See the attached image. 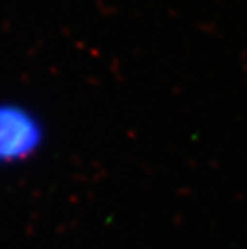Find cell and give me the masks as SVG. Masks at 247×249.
Segmentation results:
<instances>
[{"label": "cell", "instance_id": "obj_1", "mask_svg": "<svg viewBox=\"0 0 247 249\" xmlns=\"http://www.w3.org/2000/svg\"><path fill=\"white\" fill-rule=\"evenodd\" d=\"M43 139V123L27 103L0 100V163L26 160Z\"/></svg>", "mask_w": 247, "mask_h": 249}]
</instances>
